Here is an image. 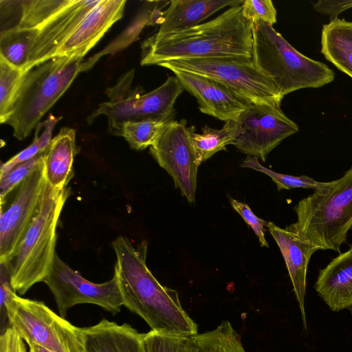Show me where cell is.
Here are the masks:
<instances>
[{
	"mask_svg": "<svg viewBox=\"0 0 352 352\" xmlns=\"http://www.w3.org/2000/svg\"><path fill=\"white\" fill-rule=\"evenodd\" d=\"M123 305L141 317L151 331L182 336L198 333L196 322L181 305L176 290L161 285L146 263L148 244L134 247L120 236L112 242Z\"/></svg>",
	"mask_w": 352,
	"mask_h": 352,
	"instance_id": "1",
	"label": "cell"
},
{
	"mask_svg": "<svg viewBox=\"0 0 352 352\" xmlns=\"http://www.w3.org/2000/svg\"><path fill=\"white\" fill-rule=\"evenodd\" d=\"M208 57L253 58V23L242 5L192 28L164 35L153 34L142 45V65Z\"/></svg>",
	"mask_w": 352,
	"mask_h": 352,
	"instance_id": "2",
	"label": "cell"
},
{
	"mask_svg": "<svg viewBox=\"0 0 352 352\" xmlns=\"http://www.w3.org/2000/svg\"><path fill=\"white\" fill-rule=\"evenodd\" d=\"M82 58L55 56L24 72L2 123L19 140L28 137L82 72Z\"/></svg>",
	"mask_w": 352,
	"mask_h": 352,
	"instance_id": "3",
	"label": "cell"
},
{
	"mask_svg": "<svg viewBox=\"0 0 352 352\" xmlns=\"http://www.w3.org/2000/svg\"><path fill=\"white\" fill-rule=\"evenodd\" d=\"M70 188H54L47 182L38 210L17 249L5 264L14 290L25 294L43 282L51 271L56 243V226Z\"/></svg>",
	"mask_w": 352,
	"mask_h": 352,
	"instance_id": "4",
	"label": "cell"
},
{
	"mask_svg": "<svg viewBox=\"0 0 352 352\" xmlns=\"http://www.w3.org/2000/svg\"><path fill=\"white\" fill-rule=\"evenodd\" d=\"M253 59L283 97L300 89L322 87L335 77L327 65L300 53L263 22L253 23Z\"/></svg>",
	"mask_w": 352,
	"mask_h": 352,
	"instance_id": "5",
	"label": "cell"
},
{
	"mask_svg": "<svg viewBox=\"0 0 352 352\" xmlns=\"http://www.w3.org/2000/svg\"><path fill=\"white\" fill-rule=\"evenodd\" d=\"M297 220L289 225L320 250L340 253L352 229V166L328 190L314 192L294 206Z\"/></svg>",
	"mask_w": 352,
	"mask_h": 352,
	"instance_id": "6",
	"label": "cell"
},
{
	"mask_svg": "<svg viewBox=\"0 0 352 352\" xmlns=\"http://www.w3.org/2000/svg\"><path fill=\"white\" fill-rule=\"evenodd\" d=\"M134 73L133 69L125 73L114 86L106 90L109 100L100 104L89 116L88 122L104 115L109 133L120 136L127 122L173 120L175 101L184 90L177 78L168 76L157 88L141 94V87L132 86Z\"/></svg>",
	"mask_w": 352,
	"mask_h": 352,
	"instance_id": "7",
	"label": "cell"
},
{
	"mask_svg": "<svg viewBox=\"0 0 352 352\" xmlns=\"http://www.w3.org/2000/svg\"><path fill=\"white\" fill-rule=\"evenodd\" d=\"M158 66L213 79L252 104H278L284 98L253 58L208 57L170 60Z\"/></svg>",
	"mask_w": 352,
	"mask_h": 352,
	"instance_id": "8",
	"label": "cell"
},
{
	"mask_svg": "<svg viewBox=\"0 0 352 352\" xmlns=\"http://www.w3.org/2000/svg\"><path fill=\"white\" fill-rule=\"evenodd\" d=\"M9 324L28 346L53 352H85L82 328L52 311L44 302L14 292L6 304Z\"/></svg>",
	"mask_w": 352,
	"mask_h": 352,
	"instance_id": "9",
	"label": "cell"
},
{
	"mask_svg": "<svg viewBox=\"0 0 352 352\" xmlns=\"http://www.w3.org/2000/svg\"><path fill=\"white\" fill-rule=\"evenodd\" d=\"M43 282L48 286L56 301L58 312L64 318L76 305H96L112 315L123 305L118 279L114 272L112 278L102 283L91 282L69 267L56 254L50 272Z\"/></svg>",
	"mask_w": 352,
	"mask_h": 352,
	"instance_id": "10",
	"label": "cell"
},
{
	"mask_svg": "<svg viewBox=\"0 0 352 352\" xmlns=\"http://www.w3.org/2000/svg\"><path fill=\"white\" fill-rule=\"evenodd\" d=\"M47 184L43 162L10 193L11 199L1 201L0 264L14 254L35 217Z\"/></svg>",
	"mask_w": 352,
	"mask_h": 352,
	"instance_id": "11",
	"label": "cell"
},
{
	"mask_svg": "<svg viewBox=\"0 0 352 352\" xmlns=\"http://www.w3.org/2000/svg\"><path fill=\"white\" fill-rule=\"evenodd\" d=\"M236 121L239 134L232 145L263 162L284 139L299 130L278 104H252Z\"/></svg>",
	"mask_w": 352,
	"mask_h": 352,
	"instance_id": "12",
	"label": "cell"
},
{
	"mask_svg": "<svg viewBox=\"0 0 352 352\" xmlns=\"http://www.w3.org/2000/svg\"><path fill=\"white\" fill-rule=\"evenodd\" d=\"M182 119L173 120L150 146V153L173 178L175 186L188 201L195 202L199 166L190 134Z\"/></svg>",
	"mask_w": 352,
	"mask_h": 352,
	"instance_id": "13",
	"label": "cell"
},
{
	"mask_svg": "<svg viewBox=\"0 0 352 352\" xmlns=\"http://www.w3.org/2000/svg\"><path fill=\"white\" fill-rule=\"evenodd\" d=\"M184 89L195 96L201 112L224 122L237 120L252 104L224 85L210 78L182 71H172Z\"/></svg>",
	"mask_w": 352,
	"mask_h": 352,
	"instance_id": "14",
	"label": "cell"
},
{
	"mask_svg": "<svg viewBox=\"0 0 352 352\" xmlns=\"http://www.w3.org/2000/svg\"><path fill=\"white\" fill-rule=\"evenodd\" d=\"M100 1L71 0L41 26L29 54L28 69L54 57L58 49Z\"/></svg>",
	"mask_w": 352,
	"mask_h": 352,
	"instance_id": "15",
	"label": "cell"
},
{
	"mask_svg": "<svg viewBox=\"0 0 352 352\" xmlns=\"http://www.w3.org/2000/svg\"><path fill=\"white\" fill-rule=\"evenodd\" d=\"M125 0H100L58 49L55 56H84L123 14Z\"/></svg>",
	"mask_w": 352,
	"mask_h": 352,
	"instance_id": "16",
	"label": "cell"
},
{
	"mask_svg": "<svg viewBox=\"0 0 352 352\" xmlns=\"http://www.w3.org/2000/svg\"><path fill=\"white\" fill-rule=\"evenodd\" d=\"M267 228L276 242L284 258L306 330L305 296L307 268L311 256L320 250L300 236L289 226L283 228L268 221Z\"/></svg>",
	"mask_w": 352,
	"mask_h": 352,
	"instance_id": "17",
	"label": "cell"
},
{
	"mask_svg": "<svg viewBox=\"0 0 352 352\" xmlns=\"http://www.w3.org/2000/svg\"><path fill=\"white\" fill-rule=\"evenodd\" d=\"M314 289L331 311L352 308V245L319 271Z\"/></svg>",
	"mask_w": 352,
	"mask_h": 352,
	"instance_id": "18",
	"label": "cell"
},
{
	"mask_svg": "<svg viewBox=\"0 0 352 352\" xmlns=\"http://www.w3.org/2000/svg\"><path fill=\"white\" fill-rule=\"evenodd\" d=\"M82 330L85 352H148L144 333L126 323L118 324L102 319Z\"/></svg>",
	"mask_w": 352,
	"mask_h": 352,
	"instance_id": "19",
	"label": "cell"
},
{
	"mask_svg": "<svg viewBox=\"0 0 352 352\" xmlns=\"http://www.w3.org/2000/svg\"><path fill=\"white\" fill-rule=\"evenodd\" d=\"M243 3L242 0H172L155 34L160 36L192 28L225 7Z\"/></svg>",
	"mask_w": 352,
	"mask_h": 352,
	"instance_id": "20",
	"label": "cell"
},
{
	"mask_svg": "<svg viewBox=\"0 0 352 352\" xmlns=\"http://www.w3.org/2000/svg\"><path fill=\"white\" fill-rule=\"evenodd\" d=\"M76 154V132L73 129L63 127L52 138L44 154L45 177L52 187H67L74 176L73 163Z\"/></svg>",
	"mask_w": 352,
	"mask_h": 352,
	"instance_id": "21",
	"label": "cell"
},
{
	"mask_svg": "<svg viewBox=\"0 0 352 352\" xmlns=\"http://www.w3.org/2000/svg\"><path fill=\"white\" fill-rule=\"evenodd\" d=\"M321 53L338 69L352 78V22L336 19L323 25Z\"/></svg>",
	"mask_w": 352,
	"mask_h": 352,
	"instance_id": "22",
	"label": "cell"
},
{
	"mask_svg": "<svg viewBox=\"0 0 352 352\" xmlns=\"http://www.w3.org/2000/svg\"><path fill=\"white\" fill-rule=\"evenodd\" d=\"M39 29L12 28L0 32V59L27 71L29 54Z\"/></svg>",
	"mask_w": 352,
	"mask_h": 352,
	"instance_id": "23",
	"label": "cell"
},
{
	"mask_svg": "<svg viewBox=\"0 0 352 352\" xmlns=\"http://www.w3.org/2000/svg\"><path fill=\"white\" fill-rule=\"evenodd\" d=\"M202 133L195 132L194 126H190V134L199 164L210 158L218 151H226V146L232 144L239 134L237 121L225 122L220 129L205 125Z\"/></svg>",
	"mask_w": 352,
	"mask_h": 352,
	"instance_id": "24",
	"label": "cell"
},
{
	"mask_svg": "<svg viewBox=\"0 0 352 352\" xmlns=\"http://www.w3.org/2000/svg\"><path fill=\"white\" fill-rule=\"evenodd\" d=\"M70 2L71 0L15 1L19 17L14 27L40 29Z\"/></svg>",
	"mask_w": 352,
	"mask_h": 352,
	"instance_id": "25",
	"label": "cell"
},
{
	"mask_svg": "<svg viewBox=\"0 0 352 352\" xmlns=\"http://www.w3.org/2000/svg\"><path fill=\"white\" fill-rule=\"evenodd\" d=\"M240 166L242 168H251L268 175L275 183L279 191L302 188L312 189L314 192H322L328 190L334 184V181L322 182L306 175L294 176L275 172L263 166L259 162L258 158L254 156H247Z\"/></svg>",
	"mask_w": 352,
	"mask_h": 352,
	"instance_id": "26",
	"label": "cell"
},
{
	"mask_svg": "<svg viewBox=\"0 0 352 352\" xmlns=\"http://www.w3.org/2000/svg\"><path fill=\"white\" fill-rule=\"evenodd\" d=\"M60 119H61V117H56L50 114L44 122H40L36 126L32 142L7 162L1 164L0 179L3 178L16 164L32 158L47 148L52 140L53 129Z\"/></svg>",
	"mask_w": 352,
	"mask_h": 352,
	"instance_id": "27",
	"label": "cell"
},
{
	"mask_svg": "<svg viewBox=\"0 0 352 352\" xmlns=\"http://www.w3.org/2000/svg\"><path fill=\"white\" fill-rule=\"evenodd\" d=\"M172 120H144L124 124L120 136L133 149L141 151L151 146Z\"/></svg>",
	"mask_w": 352,
	"mask_h": 352,
	"instance_id": "28",
	"label": "cell"
},
{
	"mask_svg": "<svg viewBox=\"0 0 352 352\" xmlns=\"http://www.w3.org/2000/svg\"><path fill=\"white\" fill-rule=\"evenodd\" d=\"M148 352H197L192 336L161 333L154 331L144 333Z\"/></svg>",
	"mask_w": 352,
	"mask_h": 352,
	"instance_id": "29",
	"label": "cell"
},
{
	"mask_svg": "<svg viewBox=\"0 0 352 352\" xmlns=\"http://www.w3.org/2000/svg\"><path fill=\"white\" fill-rule=\"evenodd\" d=\"M24 72L0 59L1 123L6 118Z\"/></svg>",
	"mask_w": 352,
	"mask_h": 352,
	"instance_id": "30",
	"label": "cell"
},
{
	"mask_svg": "<svg viewBox=\"0 0 352 352\" xmlns=\"http://www.w3.org/2000/svg\"><path fill=\"white\" fill-rule=\"evenodd\" d=\"M45 151L27 161L16 164L3 178L0 179L1 200L5 199L43 162Z\"/></svg>",
	"mask_w": 352,
	"mask_h": 352,
	"instance_id": "31",
	"label": "cell"
},
{
	"mask_svg": "<svg viewBox=\"0 0 352 352\" xmlns=\"http://www.w3.org/2000/svg\"><path fill=\"white\" fill-rule=\"evenodd\" d=\"M243 16L254 23L263 22L273 26L276 23V10L271 0H245Z\"/></svg>",
	"mask_w": 352,
	"mask_h": 352,
	"instance_id": "32",
	"label": "cell"
},
{
	"mask_svg": "<svg viewBox=\"0 0 352 352\" xmlns=\"http://www.w3.org/2000/svg\"><path fill=\"white\" fill-rule=\"evenodd\" d=\"M229 198L232 207L241 216L245 222L252 229L258 238L261 246L268 248V243L265 238V227L267 226L268 221L254 214L247 204L241 202L232 197Z\"/></svg>",
	"mask_w": 352,
	"mask_h": 352,
	"instance_id": "33",
	"label": "cell"
},
{
	"mask_svg": "<svg viewBox=\"0 0 352 352\" xmlns=\"http://www.w3.org/2000/svg\"><path fill=\"white\" fill-rule=\"evenodd\" d=\"M14 292L6 267L1 264L0 270V336L10 328L6 304Z\"/></svg>",
	"mask_w": 352,
	"mask_h": 352,
	"instance_id": "34",
	"label": "cell"
},
{
	"mask_svg": "<svg viewBox=\"0 0 352 352\" xmlns=\"http://www.w3.org/2000/svg\"><path fill=\"white\" fill-rule=\"evenodd\" d=\"M352 8V0H320L314 5V8L318 12L329 15L331 20L342 12Z\"/></svg>",
	"mask_w": 352,
	"mask_h": 352,
	"instance_id": "35",
	"label": "cell"
},
{
	"mask_svg": "<svg viewBox=\"0 0 352 352\" xmlns=\"http://www.w3.org/2000/svg\"><path fill=\"white\" fill-rule=\"evenodd\" d=\"M0 352H27L23 340L12 327L0 336Z\"/></svg>",
	"mask_w": 352,
	"mask_h": 352,
	"instance_id": "36",
	"label": "cell"
},
{
	"mask_svg": "<svg viewBox=\"0 0 352 352\" xmlns=\"http://www.w3.org/2000/svg\"><path fill=\"white\" fill-rule=\"evenodd\" d=\"M30 351L29 352H53L50 350H48L45 348L40 346L37 344H32L29 345Z\"/></svg>",
	"mask_w": 352,
	"mask_h": 352,
	"instance_id": "37",
	"label": "cell"
}]
</instances>
